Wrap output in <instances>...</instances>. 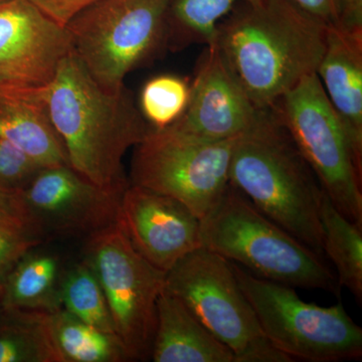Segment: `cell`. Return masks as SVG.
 Returning <instances> with one entry per match:
<instances>
[{"instance_id":"1","label":"cell","mask_w":362,"mask_h":362,"mask_svg":"<svg viewBox=\"0 0 362 362\" xmlns=\"http://www.w3.org/2000/svg\"><path fill=\"white\" fill-rule=\"evenodd\" d=\"M327 28L294 0H256L233 7L214 40L262 110L316 73Z\"/></svg>"},{"instance_id":"2","label":"cell","mask_w":362,"mask_h":362,"mask_svg":"<svg viewBox=\"0 0 362 362\" xmlns=\"http://www.w3.org/2000/svg\"><path fill=\"white\" fill-rule=\"evenodd\" d=\"M42 100L71 168L100 187L124 192L129 185L124 156L151 128L130 90H105L71 51Z\"/></svg>"},{"instance_id":"3","label":"cell","mask_w":362,"mask_h":362,"mask_svg":"<svg viewBox=\"0 0 362 362\" xmlns=\"http://www.w3.org/2000/svg\"><path fill=\"white\" fill-rule=\"evenodd\" d=\"M228 182L324 258L320 223L324 190L275 109H262L254 125L238 137Z\"/></svg>"},{"instance_id":"4","label":"cell","mask_w":362,"mask_h":362,"mask_svg":"<svg viewBox=\"0 0 362 362\" xmlns=\"http://www.w3.org/2000/svg\"><path fill=\"white\" fill-rule=\"evenodd\" d=\"M201 242L202 247L259 277L339 296L341 288L325 259L259 211L230 183L201 220Z\"/></svg>"},{"instance_id":"5","label":"cell","mask_w":362,"mask_h":362,"mask_svg":"<svg viewBox=\"0 0 362 362\" xmlns=\"http://www.w3.org/2000/svg\"><path fill=\"white\" fill-rule=\"evenodd\" d=\"M171 0H99L66 26L71 51L110 92L168 45Z\"/></svg>"},{"instance_id":"6","label":"cell","mask_w":362,"mask_h":362,"mask_svg":"<svg viewBox=\"0 0 362 362\" xmlns=\"http://www.w3.org/2000/svg\"><path fill=\"white\" fill-rule=\"evenodd\" d=\"M233 268L262 332L294 361L361 358V327L341 302L329 307L308 303L291 286L256 277L235 263Z\"/></svg>"},{"instance_id":"7","label":"cell","mask_w":362,"mask_h":362,"mask_svg":"<svg viewBox=\"0 0 362 362\" xmlns=\"http://www.w3.org/2000/svg\"><path fill=\"white\" fill-rule=\"evenodd\" d=\"M237 139L211 141L173 125L150 128L134 147L129 185L177 199L202 220L230 183L228 170Z\"/></svg>"},{"instance_id":"8","label":"cell","mask_w":362,"mask_h":362,"mask_svg":"<svg viewBox=\"0 0 362 362\" xmlns=\"http://www.w3.org/2000/svg\"><path fill=\"white\" fill-rule=\"evenodd\" d=\"M271 108L277 112L334 206L362 226V166L316 73L302 78Z\"/></svg>"},{"instance_id":"9","label":"cell","mask_w":362,"mask_h":362,"mask_svg":"<svg viewBox=\"0 0 362 362\" xmlns=\"http://www.w3.org/2000/svg\"><path fill=\"white\" fill-rule=\"evenodd\" d=\"M83 258L101 285L117 337L130 361H149L166 273L136 251L118 223L85 240Z\"/></svg>"},{"instance_id":"10","label":"cell","mask_w":362,"mask_h":362,"mask_svg":"<svg viewBox=\"0 0 362 362\" xmlns=\"http://www.w3.org/2000/svg\"><path fill=\"white\" fill-rule=\"evenodd\" d=\"M164 289L233 354L263 333L232 262L206 247H197L180 259L165 274Z\"/></svg>"},{"instance_id":"11","label":"cell","mask_w":362,"mask_h":362,"mask_svg":"<svg viewBox=\"0 0 362 362\" xmlns=\"http://www.w3.org/2000/svg\"><path fill=\"white\" fill-rule=\"evenodd\" d=\"M124 192L100 187L70 165L42 168L21 192L33 228L45 242L87 240L118 223Z\"/></svg>"},{"instance_id":"12","label":"cell","mask_w":362,"mask_h":362,"mask_svg":"<svg viewBox=\"0 0 362 362\" xmlns=\"http://www.w3.org/2000/svg\"><path fill=\"white\" fill-rule=\"evenodd\" d=\"M71 51L66 28L28 0H0V93L42 95Z\"/></svg>"},{"instance_id":"13","label":"cell","mask_w":362,"mask_h":362,"mask_svg":"<svg viewBox=\"0 0 362 362\" xmlns=\"http://www.w3.org/2000/svg\"><path fill=\"white\" fill-rule=\"evenodd\" d=\"M118 223L136 251L164 273L202 247L199 216L177 199L139 185L124 190Z\"/></svg>"},{"instance_id":"14","label":"cell","mask_w":362,"mask_h":362,"mask_svg":"<svg viewBox=\"0 0 362 362\" xmlns=\"http://www.w3.org/2000/svg\"><path fill=\"white\" fill-rule=\"evenodd\" d=\"M206 47L190 84L187 110L173 125L202 139H233L254 125L261 110L252 103L216 42Z\"/></svg>"},{"instance_id":"15","label":"cell","mask_w":362,"mask_h":362,"mask_svg":"<svg viewBox=\"0 0 362 362\" xmlns=\"http://www.w3.org/2000/svg\"><path fill=\"white\" fill-rule=\"evenodd\" d=\"M316 75L344 128L357 163L362 166V33L328 26Z\"/></svg>"},{"instance_id":"16","label":"cell","mask_w":362,"mask_h":362,"mask_svg":"<svg viewBox=\"0 0 362 362\" xmlns=\"http://www.w3.org/2000/svg\"><path fill=\"white\" fill-rule=\"evenodd\" d=\"M154 362H233V352L165 289L157 300Z\"/></svg>"},{"instance_id":"17","label":"cell","mask_w":362,"mask_h":362,"mask_svg":"<svg viewBox=\"0 0 362 362\" xmlns=\"http://www.w3.org/2000/svg\"><path fill=\"white\" fill-rule=\"evenodd\" d=\"M0 139L20 149L42 168L70 165L42 95L0 93Z\"/></svg>"},{"instance_id":"18","label":"cell","mask_w":362,"mask_h":362,"mask_svg":"<svg viewBox=\"0 0 362 362\" xmlns=\"http://www.w3.org/2000/svg\"><path fill=\"white\" fill-rule=\"evenodd\" d=\"M45 243L25 252L0 284L4 310L51 314L62 309L61 284L66 263Z\"/></svg>"},{"instance_id":"19","label":"cell","mask_w":362,"mask_h":362,"mask_svg":"<svg viewBox=\"0 0 362 362\" xmlns=\"http://www.w3.org/2000/svg\"><path fill=\"white\" fill-rule=\"evenodd\" d=\"M323 252L334 264L340 288L362 301V226L350 221L325 192L320 204Z\"/></svg>"},{"instance_id":"20","label":"cell","mask_w":362,"mask_h":362,"mask_svg":"<svg viewBox=\"0 0 362 362\" xmlns=\"http://www.w3.org/2000/svg\"><path fill=\"white\" fill-rule=\"evenodd\" d=\"M49 325L62 362L130 361L115 334L98 329L64 309L49 314Z\"/></svg>"},{"instance_id":"21","label":"cell","mask_w":362,"mask_h":362,"mask_svg":"<svg viewBox=\"0 0 362 362\" xmlns=\"http://www.w3.org/2000/svg\"><path fill=\"white\" fill-rule=\"evenodd\" d=\"M0 362H62L42 312H0Z\"/></svg>"},{"instance_id":"22","label":"cell","mask_w":362,"mask_h":362,"mask_svg":"<svg viewBox=\"0 0 362 362\" xmlns=\"http://www.w3.org/2000/svg\"><path fill=\"white\" fill-rule=\"evenodd\" d=\"M256 0H171L168 44L181 49L192 44L209 45L216 26L240 2Z\"/></svg>"},{"instance_id":"23","label":"cell","mask_w":362,"mask_h":362,"mask_svg":"<svg viewBox=\"0 0 362 362\" xmlns=\"http://www.w3.org/2000/svg\"><path fill=\"white\" fill-rule=\"evenodd\" d=\"M61 304L62 309L84 322L116 335L103 290L83 257L66 267L62 279Z\"/></svg>"},{"instance_id":"24","label":"cell","mask_w":362,"mask_h":362,"mask_svg":"<svg viewBox=\"0 0 362 362\" xmlns=\"http://www.w3.org/2000/svg\"><path fill=\"white\" fill-rule=\"evenodd\" d=\"M189 98L187 80L175 75L157 76L143 86L139 110L150 127L163 129L183 115Z\"/></svg>"},{"instance_id":"25","label":"cell","mask_w":362,"mask_h":362,"mask_svg":"<svg viewBox=\"0 0 362 362\" xmlns=\"http://www.w3.org/2000/svg\"><path fill=\"white\" fill-rule=\"evenodd\" d=\"M42 168L20 149L0 139V189L21 194Z\"/></svg>"},{"instance_id":"26","label":"cell","mask_w":362,"mask_h":362,"mask_svg":"<svg viewBox=\"0 0 362 362\" xmlns=\"http://www.w3.org/2000/svg\"><path fill=\"white\" fill-rule=\"evenodd\" d=\"M45 242L32 230L0 226V284L25 252Z\"/></svg>"},{"instance_id":"27","label":"cell","mask_w":362,"mask_h":362,"mask_svg":"<svg viewBox=\"0 0 362 362\" xmlns=\"http://www.w3.org/2000/svg\"><path fill=\"white\" fill-rule=\"evenodd\" d=\"M289 354L279 349L264 333L247 340L233 354V362H293Z\"/></svg>"},{"instance_id":"28","label":"cell","mask_w":362,"mask_h":362,"mask_svg":"<svg viewBox=\"0 0 362 362\" xmlns=\"http://www.w3.org/2000/svg\"><path fill=\"white\" fill-rule=\"evenodd\" d=\"M45 16L66 28L78 14L99 0H28Z\"/></svg>"},{"instance_id":"29","label":"cell","mask_w":362,"mask_h":362,"mask_svg":"<svg viewBox=\"0 0 362 362\" xmlns=\"http://www.w3.org/2000/svg\"><path fill=\"white\" fill-rule=\"evenodd\" d=\"M0 226L25 228L37 233L33 228L21 194H11L2 189H0Z\"/></svg>"},{"instance_id":"30","label":"cell","mask_w":362,"mask_h":362,"mask_svg":"<svg viewBox=\"0 0 362 362\" xmlns=\"http://www.w3.org/2000/svg\"><path fill=\"white\" fill-rule=\"evenodd\" d=\"M307 13L323 21L326 25H337L341 0H294Z\"/></svg>"},{"instance_id":"31","label":"cell","mask_w":362,"mask_h":362,"mask_svg":"<svg viewBox=\"0 0 362 362\" xmlns=\"http://www.w3.org/2000/svg\"><path fill=\"white\" fill-rule=\"evenodd\" d=\"M334 28L347 33H362V0H341Z\"/></svg>"},{"instance_id":"32","label":"cell","mask_w":362,"mask_h":362,"mask_svg":"<svg viewBox=\"0 0 362 362\" xmlns=\"http://www.w3.org/2000/svg\"><path fill=\"white\" fill-rule=\"evenodd\" d=\"M2 311V308H1V306H0V312Z\"/></svg>"}]
</instances>
